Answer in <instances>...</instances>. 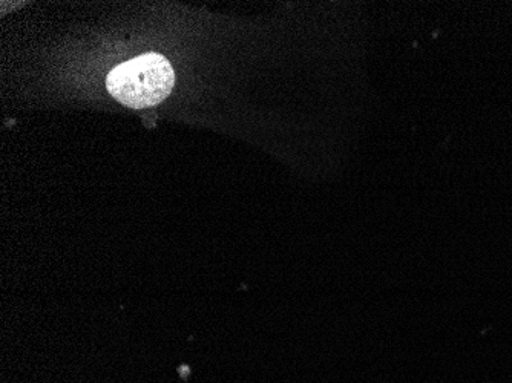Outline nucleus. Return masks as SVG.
I'll return each mask as SVG.
<instances>
[{
  "label": "nucleus",
  "instance_id": "obj_1",
  "mask_svg": "<svg viewBox=\"0 0 512 383\" xmlns=\"http://www.w3.org/2000/svg\"><path fill=\"white\" fill-rule=\"evenodd\" d=\"M175 73L161 54H143L115 66L106 79V88L117 102L132 109L151 108L171 94Z\"/></svg>",
  "mask_w": 512,
  "mask_h": 383
}]
</instances>
